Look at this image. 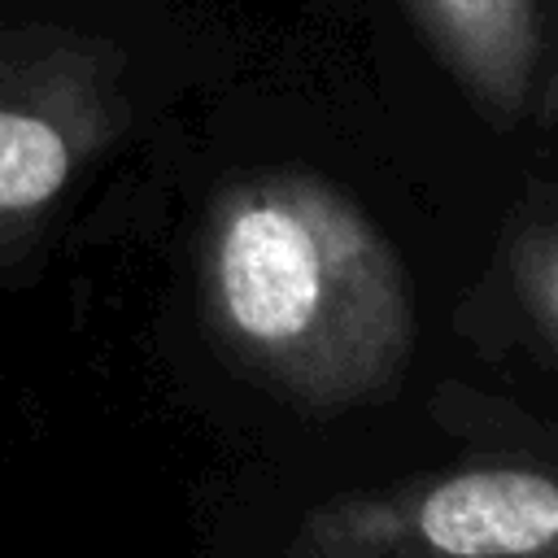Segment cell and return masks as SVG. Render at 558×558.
<instances>
[{"label":"cell","mask_w":558,"mask_h":558,"mask_svg":"<svg viewBox=\"0 0 558 558\" xmlns=\"http://www.w3.org/2000/svg\"><path fill=\"white\" fill-rule=\"evenodd\" d=\"M122 118L109 48L70 35L0 44V240L35 227Z\"/></svg>","instance_id":"3"},{"label":"cell","mask_w":558,"mask_h":558,"mask_svg":"<svg viewBox=\"0 0 558 558\" xmlns=\"http://www.w3.org/2000/svg\"><path fill=\"white\" fill-rule=\"evenodd\" d=\"M514 279L532 323L558 349V227H541L514 248Z\"/></svg>","instance_id":"5"},{"label":"cell","mask_w":558,"mask_h":558,"mask_svg":"<svg viewBox=\"0 0 558 558\" xmlns=\"http://www.w3.org/2000/svg\"><path fill=\"white\" fill-rule=\"evenodd\" d=\"M440 65L493 118H519L536 92L545 26L536 0H401Z\"/></svg>","instance_id":"4"},{"label":"cell","mask_w":558,"mask_h":558,"mask_svg":"<svg viewBox=\"0 0 558 558\" xmlns=\"http://www.w3.org/2000/svg\"><path fill=\"white\" fill-rule=\"evenodd\" d=\"M288 558H558V466L466 462L336 493Z\"/></svg>","instance_id":"2"},{"label":"cell","mask_w":558,"mask_h":558,"mask_svg":"<svg viewBox=\"0 0 558 558\" xmlns=\"http://www.w3.org/2000/svg\"><path fill=\"white\" fill-rule=\"evenodd\" d=\"M201 301L222 353L305 410L384 397L414 349L397 248L349 192L310 170H262L218 192Z\"/></svg>","instance_id":"1"}]
</instances>
